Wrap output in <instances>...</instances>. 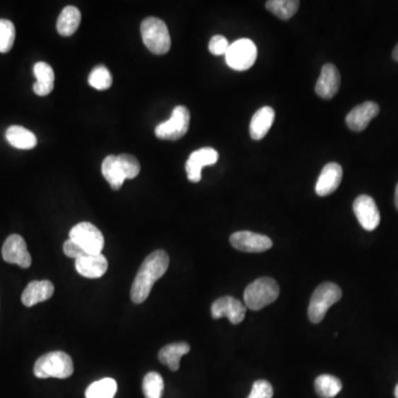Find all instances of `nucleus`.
Returning a JSON list of instances; mask_svg holds the SVG:
<instances>
[{
  "label": "nucleus",
  "mask_w": 398,
  "mask_h": 398,
  "mask_svg": "<svg viewBox=\"0 0 398 398\" xmlns=\"http://www.w3.org/2000/svg\"><path fill=\"white\" fill-rule=\"evenodd\" d=\"M169 257L164 250H155L145 258L131 288V299L140 305L149 297L152 288L157 280L166 273Z\"/></svg>",
  "instance_id": "1"
},
{
  "label": "nucleus",
  "mask_w": 398,
  "mask_h": 398,
  "mask_svg": "<svg viewBox=\"0 0 398 398\" xmlns=\"http://www.w3.org/2000/svg\"><path fill=\"white\" fill-rule=\"evenodd\" d=\"M74 372V362L70 356L62 351L47 353L40 356L33 366V374L38 378L70 377Z\"/></svg>",
  "instance_id": "2"
},
{
  "label": "nucleus",
  "mask_w": 398,
  "mask_h": 398,
  "mask_svg": "<svg viewBox=\"0 0 398 398\" xmlns=\"http://www.w3.org/2000/svg\"><path fill=\"white\" fill-rule=\"evenodd\" d=\"M280 288L273 278H259L246 288L244 301L246 307L252 311L261 310L271 305L279 297Z\"/></svg>",
  "instance_id": "3"
},
{
  "label": "nucleus",
  "mask_w": 398,
  "mask_h": 398,
  "mask_svg": "<svg viewBox=\"0 0 398 398\" xmlns=\"http://www.w3.org/2000/svg\"><path fill=\"white\" fill-rule=\"evenodd\" d=\"M144 45L154 55H165L171 49V35L166 23L157 17H149L141 25Z\"/></svg>",
  "instance_id": "4"
},
{
  "label": "nucleus",
  "mask_w": 398,
  "mask_h": 398,
  "mask_svg": "<svg viewBox=\"0 0 398 398\" xmlns=\"http://www.w3.org/2000/svg\"><path fill=\"white\" fill-rule=\"evenodd\" d=\"M342 297V291L336 283H324L319 285L311 297L307 317L311 322L320 323L329 309Z\"/></svg>",
  "instance_id": "5"
},
{
  "label": "nucleus",
  "mask_w": 398,
  "mask_h": 398,
  "mask_svg": "<svg viewBox=\"0 0 398 398\" xmlns=\"http://www.w3.org/2000/svg\"><path fill=\"white\" fill-rule=\"evenodd\" d=\"M224 56L230 68L236 71H246L251 68L257 60V46L250 39H239L230 45Z\"/></svg>",
  "instance_id": "6"
},
{
  "label": "nucleus",
  "mask_w": 398,
  "mask_h": 398,
  "mask_svg": "<svg viewBox=\"0 0 398 398\" xmlns=\"http://www.w3.org/2000/svg\"><path fill=\"white\" fill-rule=\"evenodd\" d=\"M191 113L184 106H178L173 110L171 119L159 124L155 129V135L166 141H177L182 139L188 131Z\"/></svg>",
  "instance_id": "7"
},
{
  "label": "nucleus",
  "mask_w": 398,
  "mask_h": 398,
  "mask_svg": "<svg viewBox=\"0 0 398 398\" xmlns=\"http://www.w3.org/2000/svg\"><path fill=\"white\" fill-rule=\"evenodd\" d=\"M69 236V239L76 242L86 254H101L103 250V234L91 222H80L76 224L70 230Z\"/></svg>",
  "instance_id": "8"
},
{
  "label": "nucleus",
  "mask_w": 398,
  "mask_h": 398,
  "mask_svg": "<svg viewBox=\"0 0 398 398\" xmlns=\"http://www.w3.org/2000/svg\"><path fill=\"white\" fill-rule=\"evenodd\" d=\"M353 210L364 229L373 232L381 222V214L375 200L368 195H360L354 200Z\"/></svg>",
  "instance_id": "9"
},
{
  "label": "nucleus",
  "mask_w": 398,
  "mask_h": 398,
  "mask_svg": "<svg viewBox=\"0 0 398 398\" xmlns=\"http://www.w3.org/2000/svg\"><path fill=\"white\" fill-rule=\"evenodd\" d=\"M3 259L8 263L18 265L23 269L31 266V256L27 249V244L21 234H11L4 242Z\"/></svg>",
  "instance_id": "10"
},
{
  "label": "nucleus",
  "mask_w": 398,
  "mask_h": 398,
  "mask_svg": "<svg viewBox=\"0 0 398 398\" xmlns=\"http://www.w3.org/2000/svg\"><path fill=\"white\" fill-rule=\"evenodd\" d=\"M247 307L234 297H222L217 299L212 305V317L214 319L227 318L232 324H239L246 317Z\"/></svg>",
  "instance_id": "11"
},
{
  "label": "nucleus",
  "mask_w": 398,
  "mask_h": 398,
  "mask_svg": "<svg viewBox=\"0 0 398 398\" xmlns=\"http://www.w3.org/2000/svg\"><path fill=\"white\" fill-rule=\"evenodd\" d=\"M230 244L234 249L244 252H263L273 247L269 237L251 232H234L230 236Z\"/></svg>",
  "instance_id": "12"
},
{
  "label": "nucleus",
  "mask_w": 398,
  "mask_h": 398,
  "mask_svg": "<svg viewBox=\"0 0 398 398\" xmlns=\"http://www.w3.org/2000/svg\"><path fill=\"white\" fill-rule=\"evenodd\" d=\"M218 157V152L212 147H204L193 152L186 161V173L189 181L198 183L202 179L203 167L216 164Z\"/></svg>",
  "instance_id": "13"
},
{
  "label": "nucleus",
  "mask_w": 398,
  "mask_h": 398,
  "mask_svg": "<svg viewBox=\"0 0 398 398\" xmlns=\"http://www.w3.org/2000/svg\"><path fill=\"white\" fill-rule=\"evenodd\" d=\"M340 84L341 76L338 68L332 63H326L323 66L320 78L315 84V93L324 100H330L338 93Z\"/></svg>",
  "instance_id": "14"
},
{
  "label": "nucleus",
  "mask_w": 398,
  "mask_h": 398,
  "mask_svg": "<svg viewBox=\"0 0 398 398\" xmlns=\"http://www.w3.org/2000/svg\"><path fill=\"white\" fill-rule=\"evenodd\" d=\"M380 113V106L375 102H364L356 106L346 116V124L352 131L362 132L370 121Z\"/></svg>",
  "instance_id": "15"
},
{
  "label": "nucleus",
  "mask_w": 398,
  "mask_h": 398,
  "mask_svg": "<svg viewBox=\"0 0 398 398\" xmlns=\"http://www.w3.org/2000/svg\"><path fill=\"white\" fill-rule=\"evenodd\" d=\"M343 169L338 163H329L323 167L315 185V193L324 197L336 192L342 182Z\"/></svg>",
  "instance_id": "16"
},
{
  "label": "nucleus",
  "mask_w": 398,
  "mask_h": 398,
  "mask_svg": "<svg viewBox=\"0 0 398 398\" xmlns=\"http://www.w3.org/2000/svg\"><path fill=\"white\" fill-rule=\"evenodd\" d=\"M79 275L88 279H98L106 275L108 260L102 254H86L76 260Z\"/></svg>",
  "instance_id": "17"
},
{
  "label": "nucleus",
  "mask_w": 398,
  "mask_h": 398,
  "mask_svg": "<svg viewBox=\"0 0 398 398\" xmlns=\"http://www.w3.org/2000/svg\"><path fill=\"white\" fill-rule=\"evenodd\" d=\"M53 293H55V285L49 280L33 281L23 290L21 301L25 307H31L49 300Z\"/></svg>",
  "instance_id": "18"
},
{
  "label": "nucleus",
  "mask_w": 398,
  "mask_h": 398,
  "mask_svg": "<svg viewBox=\"0 0 398 398\" xmlns=\"http://www.w3.org/2000/svg\"><path fill=\"white\" fill-rule=\"evenodd\" d=\"M275 110L270 106H263L259 108L250 122L249 132L250 137L255 141L263 139L267 135L269 130L271 129L273 122H275Z\"/></svg>",
  "instance_id": "19"
},
{
  "label": "nucleus",
  "mask_w": 398,
  "mask_h": 398,
  "mask_svg": "<svg viewBox=\"0 0 398 398\" xmlns=\"http://www.w3.org/2000/svg\"><path fill=\"white\" fill-rule=\"evenodd\" d=\"M35 84H33V91L37 96H46L52 92L55 88V72L53 69L46 62H37L33 67Z\"/></svg>",
  "instance_id": "20"
},
{
  "label": "nucleus",
  "mask_w": 398,
  "mask_h": 398,
  "mask_svg": "<svg viewBox=\"0 0 398 398\" xmlns=\"http://www.w3.org/2000/svg\"><path fill=\"white\" fill-rule=\"evenodd\" d=\"M191 351L189 344L185 342L171 343L161 348L159 353V360L161 364L169 366L171 370L176 372L179 368L181 358Z\"/></svg>",
  "instance_id": "21"
},
{
  "label": "nucleus",
  "mask_w": 398,
  "mask_h": 398,
  "mask_svg": "<svg viewBox=\"0 0 398 398\" xmlns=\"http://www.w3.org/2000/svg\"><path fill=\"white\" fill-rule=\"evenodd\" d=\"M81 23V13L74 6H68L61 11L57 21V30L62 37H70L78 30Z\"/></svg>",
  "instance_id": "22"
},
{
  "label": "nucleus",
  "mask_w": 398,
  "mask_h": 398,
  "mask_svg": "<svg viewBox=\"0 0 398 398\" xmlns=\"http://www.w3.org/2000/svg\"><path fill=\"white\" fill-rule=\"evenodd\" d=\"M6 139L11 147L19 149H31L37 145V137L23 126L13 125L6 131Z\"/></svg>",
  "instance_id": "23"
},
{
  "label": "nucleus",
  "mask_w": 398,
  "mask_h": 398,
  "mask_svg": "<svg viewBox=\"0 0 398 398\" xmlns=\"http://www.w3.org/2000/svg\"><path fill=\"white\" fill-rule=\"evenodd\" d=\"M102 174L114 191L121 188L126 179L122 173L118 157H114V155H108L104 159L103 163H102Z\"/></svg>",
  "instance_id": "24"
},
{
  "label": "nucleus",
  "mask_w": 398,
  "mask_h": 398,
  "mask_svg": "<svg viewBox=\"0 0 398 398\" xmlns=\"http://www.w3.org/2000/svg\"><path fill=\"white\" fill-rule=\"evenodd\" d=\"M314 388L320 397L333 398L342 391V382L336 376L324 374L317 377Z\"/></svg>",
  "instance_id": "25"
},
{
  "label": "nucleus",
  "mask_w": 398,
  "mask_h": 398,
  "mask_svg": "<svg viewBox=\"0 0 398 398\" xmlns=\"http://www.w3.org/2000/svg\"><path fill=\"white\" fill-rule=\"evenodd\" d=\"M299 7H300V1L297 0H269L266 3L268 11L283 21H288L292 18L297 13Z\"/></svg>",
  "instance_id": "26"
},
{
  "label": "nucleus",
  "mask_w": 398,
  "mask_h": 398,
  "mask_svg": "<svg viewBox=\"0 0 398 398\" xmlns=\"http://www.w3.org/2000/svg\"><path fill=\"white\" fill-rule=\"evenodd\" d=\"M118 390V384L113 378H102L86 388V398H113Z\"/></svg>",
  "instance_id": "27"
},
{
  "label": "nucleus",
  "mask_w": 398,
  "mask_h": 398,
  "mask_svg": "<svg viewBox=\"0 0 398 398\" xmlns=\"http://www.w3.org/2000/svg\"><path fill=\"white\" fill-rule=\"evenodd\" d=\"M143 393L145 398H161L164 391V381L161 374L149 372L143 380Z\"/></svg>",
  "instance_id": "28"
},
{
  "label": "nucleus",
  "mask_w": 398,
  "mask_h": 398,
  "mask_svg": "<svg viewBox=\"0 0 398 398\" xmlns=\"http://www.w3.org/2000/svg\"><path fill=\"white\" fill-rule=\"evenodd\" d=\"M16 39L13 23L7 19H0V53H7L13 48Z\"/></svg>",
  "instance_id": "29"
},
{
  "label": "nucleus",
  "mask_w": 398,
  "mask_h": 398,
  "mask_svg": "<svg viewBox=\"0 0 398 398\" xmlns=\"http://www.w3.org/2000/svg\"><path fill=\"white\" fill-rule=\"evenodd\" d=\"M89 84L92 88L103 91L112 86V76L106 67H96L89 76Z\"/></svg>",
  "instance_id": "30"
},
{
  "label": "nucleus",
  "mask_w": 398,
  "mask_h": 398,
  "mask_svg": "<svg viewBox=\"0 0 398 398\" xmlns=\"http://www.w3.org/2000/svg\"><path fill=\"white\" fill-rule=\"evenodd\" d=\"M120 167L125 178H135L141 171V165L137 157L130 154H121L118 157Z\"/></svg>",
  "instance_id": "31"
},
{
  "label": "nucleus",
  "mask_w": 398,
  "mask_h": 398,
  "mask_svg": "<svg viewBox=\"0 0 398 398\" xmlns=\"http://www.w3.org/2000/svg\"><path fill=\"white\" fill-rule=\"evenodd\" d=\"M273 388L266 380H258L252 385L251 392L247 398H273Z\"/></svg>",
  "instance_id": "32"
},
{
  "label": "nucleus",
  "mask_w": 398,
  "mask_h": 398,
  "mask_svg": "<svg viewBox=\"0 0 398 398\" xmlns=\"http://www.w3.org/2000/svg\"><path fill=\"white\" fill-rule=\"evenodd\" d=\"M229 46V42H228L227 39L224 38V35H217L210 39L208 49L214 56H222V55L227 53Z\"/></svg>",
  "instance_id": "33"
},
{
  "label": "nucleus",
  "mask_w": 398,
  "mask_h": 398,
  "mask_svg": "<svg viewBox=\"0 0 398 398\" xmlns=\"http://www.w3.org/2000/svg\"><path fill=\"white\" fill-rule=\"evenodd\" d=\"M63 251L66 254L67 257L74 258V259H78V258L82 257V256L86 255V252L84 251L80 246L74 242V240H67L63 245Z\"/></svg>",
  "instance_id": "34"
},
{
  "label": "nucleus",
  "mask_w": 398,
  "mask_h": 398,
  "mask_svg": "<svg viewBox=\"0 0 398 398\" xmlns=\"http://www.w3.org/2000/svg\"><path fill=\"white\" fill-rule=\"evenodd\" d=\"M393 59L396 61V62H398V43L396 45L395 48H394Z\"/></svg>",
  "instance_id": "35"
},
{
  "label": "nucleus",
  "mask_w": 398,
  "mask_h": 398,
  "mask_svg": "<svg viewBox=\"0 0 398 398\" xmlns=\"http://www.w3.org/2000/svg\"><path fill=\"white\" fill-rule=\"evenodd\" d=\"M395 205H396V208H397L398 210V184L397 186H396V189H395Z\"/></svg>",
  "instance_id": "36"
},
{
  "label": "nucleus",
  "mask_w": 398,
  "mask_h": 398,
  "mask_svg": "<svg viewBox=\"0 0 398 398\" xmlns=\"http://www.w3.org/2000/svg\"><path fill=\"white\" fill-rule=\"evenodd\" d=\"M395 397L398 398V384H397V386H396V388H395Z\"/></svg>",
  "instance_id": "37"
}]
</instances>
